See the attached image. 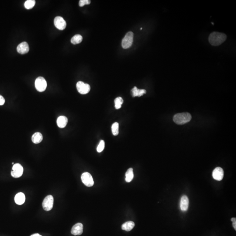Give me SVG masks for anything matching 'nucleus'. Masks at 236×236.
<instances>
[{"label": "nucleus", "instance_id": "nucleus-1", "mask_svg": "<svg viewBox=\"0 0 236 236\" xmlns=\"http://www.w3.org/2000/svg\"><path fill=\"white\" fill-rule=\"evenodd\" d=\"M227 38V36L224 33L214 32L209 35V41L212 45L218 46L224 43Z\"/></svg>", "mask_w": 236, "mask_h": 236}, {"label": "nucleus", "instance_id": "nucleus-2", "mask_svg": "<svg viewBox=\"0 0 236 236\" xmlns=\"http://www.w3.org/2000/svg\"><path fill=\"white\" fill-rule=\"evenodd\" d=\"M192 119V116L188 112L178 113L173 118L174 122L178 125H183L189 122Z\"/></svg>", "mask_w": 236, "mask_h": 236}, {"label": "nucleus", "instance_id": "nucleus-3", "mask_svg": "<svg viewBox=\"0 0 236 236\" xmlns=\"http://www.w3.org/2000/svg\"><path fill=\"white\" fill-rule=\"evenodd\" d=\"M133 33L132 32H129L126 34L122 42V46L123 48L128 49L132 45L133 41Z\"/></svg>", "mask_w": 236, "mask_h": 236}, {"label": "nucleus", "instance_id": "nucleus-4", "mask_svg": "<svg viewBox=\"0 0 236 236\" xmlns=\"http://www.w3.org/2000/svg\"><path fill=\"white\" fill-rule=\"evenodd\" d=\"M35 87L38 91L43 92L45 91L47 87V82L44 77H39L37 78L35 81Z\"/></svg>", "mask_w": 236, "mask_h": 236}, {"label": "nucleus", "instance_id": "nucleus-5", "mask_svg": "<svg viewBox=\"0 0 236 236\" xmlns=\"http://www.w3.org/2000/svg\"><path fill=\"white\" fill-rule=\"evenodd\" d=\"M53 201L54 199L52 195H47L43 201L42 204L43 209L46 211L51 210L53 207Z\"/></svg>", "mask_w": 236, "mask_h": 236}, {"label": "nucleus", "instance_id": "nucleus-6", "mask_svg": "<svg viewBox=\"0 0 236 236\" xmlns=\"http://www.w3.org/2000/svg\"><path fill=\"white\" fill-rule=\"evenodd\" d=\"M77 88L79 93L82 95L88 94L91 89L90 86L82 81H78L77 84Z\"/></svg>", "mask_w": 236, "mask_h": 236}, {"label": "nucleus", "instance_id": "nucleus-7", "mask_svg": "<svg viewBox=\"0 0 236 236\" xmlns=\"http://www.w3.org/2000/svg\"><path fill=\"white\" fill-rule=\"evenodd\" d=\"M23 173V168L22 166L19 164H15L12 167V171L11 172V175L15 178H19L22 176Z\"/></svg>", "mask_w": 236, "mask_h": 236}, {"label": "nucleus", "instance_id": "nucleus-8", "mask_svg": "<svg viewBox=\"0 0 236 236\" xmlns=\"http://www.w3.org/2000/svg\"><path fill=\"white\" fill-rule=\"evenodd\" d=\"M82 181L87 187H91L94 185V181L93 178L90 173L84 172L81 177Z\"/></svg>", "mask_w": 236, "mask_h": 236}, {"label": "nucleus", "instance_id": "nucleus-9", "mask_svg": "<svg viewBox=\"0 0 236 236\" xmlns=\"http://www.w3.org/2000/svg\"><path fill=\"white\" fill-rule=\"evenodd\" d=\"M54 23L55 27L60 30H63L67 26L66 21L60 16H57L54 18Z\"/></svg>", "mask_w": 236, "mask_h": 236}, {"label": "nucleus", "instance_id": "nucleus-10", "mask_svg": "<svg viewBox=\"0 0 236 236\" xmlns=\"http://www.w3.org/2000/svg\"><path fill=\"white\" fill-rule=\"evenodd\" d=\"M223 176L224 171L221 167H217L213 171V178L216 180L221 181L223 179Z\"/></svg>", "mask_w": 236, "mask_h": 236}, {"label": "nucleus", "instance_id": "nucleus-11", "mask_svg": "<svg viewBox=\"0 0 236 236\" xmlns=\"http://www.w3.org/2000/svg\"><path fill=\"white\" fill-rule=\"evenodd\" d=\"M17 51L18 53L21 54H26L29 52V47L28 43L24 42L19 44L17 47Z\"/></svg>", "mask_w": 236, "mask_h": 236}, {"label": "nucleus", "instance_id": "nucleus-12", "mask_svg": "<svg viewBox=\"0 0 236 236\" xmlns=\"http://www.w3.org/2000/svg\"><path fill=\"white\" fill-rule=\"evenodd\" d=\"M83 231V225L81 223H77L75 224L71 230V233L74 235H80Z\"/></svg>", "mask_w": 236, "mask_h": 236}, {"label": "nucleus", "instance_id": "nucleus-13", "mask_svg": "<svg viewBox=\"0 0 236 236\" xmlns=\"http://www.w3.org/2000/svg\"><path fill=\"white\" fill-rule=\"evenodd\" d=\"M189 206V200L185 195L181 197L180 201V208L181 211H186L188 210Z\"/></svg>", "mask_w": 236, "mask_h": 236}, {"label": "nucleus", "instance_id": "nucleus-14", "mask_svg": "<svg viewBox=\"0 0 236 236\" xmlns=\"http://www.w3.org/2000/svg\"><path fill=\"white\" fill-rule=\"evenodd\" d=\"M25 200V195L23 193L19 192L16 195L15 197V203L18 205H22L24 203Z\"/></svg>", "mask_w": 236, "mask_h": 236}, {"label": "nucleus", "instance_id": "nucleus-15", "mask_svg": "<svg viewBox=\"0 0 236 236\" xmlns=\"http://www.w3.org/2000/svg\"><path fill=\"white\" fill-rule=\"evenodd\" d=\"M68 122L67 118L65 116H60L57 119L58 126L60 128H63L66 126Z\"/></svg>", "mask_w": 236, "mask_h": 236}, {"label": "nucleus", "instance_id": "nucleus-16", "mask_svg": "<svg viewBox=\"0 0 236 236\" xmlns=\"http://www.w3.org/2000/svg\"><path fill=\"white\" fill-rule=\"evenodd\" d=\"M43 135L39 132L35 133L32 137V140L35 144L40 143L43 140Z\"/></svg>", "mask_w": 236, "mask_h": 236}, {"label": "nucleus", "instance_id": "nucleus-17", "mask_svg": "<svg viewBox=\"0 0 236 236\" xmlns=\"http://www.w3.org/2000/svg\"><path fill=\"white\" fill-rule=\"evenodd\" d=\"M131 91H132V95L133 97L136 96H141L144 94H146L147 92L145 89H139L136 87H134L132 89Z\"/></svg>", "mask_w": 236, "mask_h": 236}, {"label": "nucleus", "instance_id": "nucleus-18", "mask_svg": "<svg viewBox=\"0 0 236 236\" xmlns=\"http://www.w3.org/2000/svg\"><path fill=\"white\" fill-rule=\"evenodd\" d=\"M135 226V223L133 221H128L125 223L122 226V229L126 231L132 230Z\"/></svg>", "mask_w": 236, "mask_h": 236}, {"label": "nucleus", "instance_id": "nucleus-19", "mask_svg": "<svg viewBox=\"0 0 236 236\" xmlns=\"http://www.w3.org/2000/svg\"><path fill=\"white\" fill-rule=\"evenodd\" d=\"M134 174L133 172V169L132 168L128 169L126 173V181L127 182H130L133 178Z\"/></svg>", "mask_w": 236, "mask_h": 236}, {"label": "nucleus", "instance_id": "nucleus-20", "mask_svg": "<svg viewBox=\"0 0 236 236\" xmlns=\"http://www.w3.org/2000/svg\"><path fill=\"white\" fill-rule=\"evenodd\" d=\"M83 40V37L81 35L77 34L72 38L71 39V43L75 45L80 44Z\"/></svg>", "mask_w": 236, "mask_h": 236}, {"label": "nucleus", "instance_id": "nucleus-21", "mask_svg": "<svg viewBox=\"0 0 236 236\" xmlns=\"http://www.w3.org/2000/svg\"><path fill=\"white\" fill-rule=\"evenodd\" d=\"M36 1L35 0H27L25 3L24 6L27 9H30L35 6Z\"/></svg>", "mask_w": 236, "mask_h": 236}, {"label": "nucleus", "instance_id": "nucleus-22", "mask_svg": "<svg viewBox=\"0 0 236 236\" xmlns=\"http://www.w3.org/2000/svg\"><path fill=\"white\" fill-rule=\"evenodd\" d=\"M114 102L115 104V108L117 110H118L121 107L123 103V100L122 98L119 97L115 99Z\"/></svg>", "mask_w": 236, "mask_h": 236}, {"label": "nucleus", "instance_id": "nucleus-23", "mask_svg": "<svg viewBox=\"0 0 236 236\" xmlns=\"http://www.w3.org/2000/svg\"><path fill=\"white\" fill-rule=\"evenodd\" d=\"M119 124L118 122H116L112 124V130L113 135L117 136L119 134Z\"/></svg>", "mask_w": 236, "mask_h": 236}, {"label": "nucleus", "instance_id": "nucleus-24", "mask_svg": "<svg viewBox=\"0 0 236 236\" xmlns=\"http://www.w3.org/2000/svg\"><path fill=\"white\" fill-rule=\"evenodd\" d=\"M105 144L104 141L103 140L100 141V143L97 148V150L98 153H101L103 150L105 148Z\"/></svg>", "mask_w": 236, "mask_h": 236}, {"label": "nucleus", "instance_id": "nucleus-25", "mask_svg": "<svg viewBox=\"0 0 236 236\" xmlns=\"http://www.w3.org/2000/svg\"><path fill=\"white\" fill-rule=\"evenodd\" d=\"M91 1L89 0H80L79 1V5L80 7H83L85 4H89Z\"/></svg>", "mask_w": 236, "mask_h": 236}, {"label": "nucleus", "instance_id": "nucleus-26", "mask_svg": "<svg viewBox=\"0 0 236 236\" xmlns=\"http://www.w3.org/2000/svg\"><path fill=\"white\" fill-rule=\"evenodd\" d=\"M231 221L233 222V226L235 230H236V218L235 217L231 218Z\"/></svg>", "mask_w": 236, "mask_h": 236}, {"label": "nucleus", "instance_id": "nucleus-27", "mask_svg": "<svg viewBox=\"0 0 236 236\" xmlns=\"http://www.w3.org/2000/svg\"><path fill=\"white\" fill-rule=\"evenodd\" d=\"M5 103V99L2 96L0 95V106L3 105Z\"/></svg>", "mask_w": 236, "mask_h": 236}, {"label": "nucleus", "instance_id": "nucleus-28", "mask_svg": "<svg viewBox=\"0 0 236 236\" xmlns=\"http://www.w3.org/2000/svg\"><path fill=\"white\" fill-rule=\"evenodd\" d=\"M31 236H42L39 235V234H35L33 235H32Z\"/></svg>", "mask_w": 236, "mask_h": 236}, {"label": "nucleus", "instance_id": "nucleus-29", "mask_svg": "<svg viewBox=\"0 0 236 236\" xmlns=\"http://www.w3.org/2000/svg\"><path fill=\"white\" fill-rule=\"evenodd\" d=\"M142 29V28H141L140 30Z\"/></svg>", "mask_w": 236, "mask_h": 236}]
</instances>
